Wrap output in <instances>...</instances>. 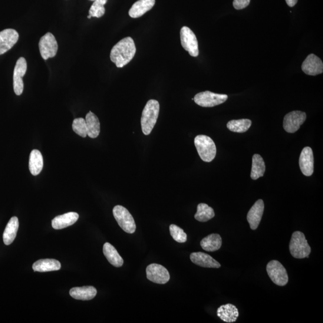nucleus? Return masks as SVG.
<instances>
[{
  "mask_svg": "<svg viewBox=\"0 0 323 323\" xmlns=\"http://www.w3.org/2000/svg\"><path fill=\"white\" fill-rule=\"evenodd\" d=\"M136 53V47L134 39L127 37L121 39L110 53V59L117 68H123L131 62Z\"/></svg>",
  "mask_w": 323,
  "mask_h": 323,
  "instance_id": "f257e3e1",
  "label": "nucleus"
},
{
  "mask_svg": "<svg viewBox=\"0 0 323 323\" xmlns=\"http://www.w3.org/2000/svg\"><path fill=\"white\" fill-rule=\"evenodd\" d=\"M159 110V102L155 100H149L145 106L141 118V125L143 133L146 136L151 133L156 125Z\"/></svg>",
  "mask_w": 323,
  "mask_h": 323,
  "instance_id": "f03ea898",
  "label": "nucleus"
},
{
  "mask_svg": "<svg viewBox=\"0 0 323 323\" xmlns=\"http://www.w3.org/2000/svg\"><path fill=\"white\" fill-rule=\"evenodd\" d=\"M289 250L292 256L296 259L308 258L311 252L304 233L300 231L292 234Z\"/></svg>",
  "mask_w": 323,
  "mask_h": 323,
  "instance_id": "7ed1b4c3",
  "label": "nucleus"
},
{
  "mask_svg": "<svg viewBox=\"0 0 323 323\" xmlns=\"http://www.w3.org/2000/svg\"><path fill=\"white\" fill-rule=\"evenodd\" d=\"M194 145L200 159L206 163L212 162L216 155V146L209 137L199 135L194 138Z\"/></svg>",
  "mask_w": 323,
  "mask_h": 323,
  "instance_id": "20e7f679",
  "label": "nucleus"
},
{
  "mask_svg": "<svg viewBox=\"0 0 323 323\" xmlns=\"http://www.w3.org/2000/svg\"><path fill=\"white\" fill-rule=\"evenodd\" d=\"M113 213L118 225L125 232L132 234L136 232V222L133 216L126 208L121 206H115Z\"/></svg>",
  "mask_w": 323,
  "mask_h": 323,
  "instance_id": "39448f33",
  "label": "nucleus"
},
{
  "mask_svg": "<svg viewBox=\"0 0 323 323\" xmlns=\"http://www.w3.org/2000/svg\"><path fill=\"white\" fill-rule=\"evenodd\" d=\"M266 271L272 280L276 285L285 286L289 282L288 272L281 263L278 260H271L267 265Z\"/></svg>",
  "mask_w": 323,
  "mask_h": 323,
  "instance_id": "423d86ee",
  "label": "nucleus"
},
{
  "mask_svg": "<svg viewBox=\"0 0 323 323\" xmlns=\"http://www.w3.org/2000/svg\"><path fill=\"white\" fill-rule=\"evenodd\" d=\"M228 96L225 94L213 93L205 91L197 94L193 98L195 103L203 107H213L222 104L227 100Z\"/></svg>",
  "mask_w": 323,
  "mask_h": 323,
  "instance_id": "0eeeda50",
  "label": "nucleus"
},
{
  "mask_svg": "<svg viewBox=\"0 0 323 323\" xmlns=\"http://www.w3.org/2000/svg\"><path fill=\"white\" fill-rule=\"evenodd\" d=\"M180 39L182 47L190 56L197 57L199 55L198 42L196 35L187 26H183L181 29Z\"/></svg>",
  "mask_w": 323,
  "mask_h": 323,
  "instance_id": "6e6552de",
  "label": "nucleus"
},
{
  "mask_svg": "<svg viewBox=\"0 0 323 323\" xmlns=\"http://www.w3.org/2000/svg\"><path fill=\"white\" fill-rule=\"evenodd\" d=\"M39 52L43 59L48 60L54 58L57 54L58 45L55 36L51 32H48L39 39Z\"/></svg>",
  "mask_w": 323,
  "mask_h": 323,
  "instance_id": "1a4fd4ad",
  "label": "nucleus"
},
{
  "mask_svg": "<svg viewBox=\"0 0 323 323\" xmlns=\"http://www.w3.org/2000/svg\"><path fill=\"white\" fill-rule=\"evenodd\" d=\"M306 119V114L301 111H293L287 114L283 121V127L289 133L298 131Z\"/></svg>",
  "mask_w": 323,
  "mask_h": 323,
  "instance_id": "9d476101",
  "label": "nucleus"
},
{
  "mask_svg": "<svg viewBox=\"0 0 323 323\" xmlns=\"http://www.w3.org/2000/svg\"><path fill=\"white\" fill-rule=\"evenodd\" d=\"M147 278L156 284H166L170 279L169 272L164 266L152 263L147 267Z\"/></svg>",
  "mask_w": 323,
  "mask_h": 323,
  "instance_id": "9b49d317",
  "label": "nucleus"
},
{
  "mask_svg": "<svg viewBox=\"0 0 323 323\" xmlns=\"http://www.w3.org/2000/svg\"><path fill=\"white\" fill-rule=\"evenodd\" d=\"M27 70V63L24 58L18 59L13 71V90L16 95H21L24 91V85L23 77Z\"/></svg>",
  "mask_w": 323,
  "mask_h": 323,
  "instance_id": "f8f14e48",
  "label": "nucleus"
},
{
  "mask_svg": "<svg viewBox=\"0 0 323 323\" xmlns=\"http://www.w3.org/2000/svg\"><path fill=\"white\" fill-rule=\"evenodd\" d=\"M19 34L13 29H6L0 32V55L11 49L18 42Z\"/></svg>",
  "mask_w": 323,
  "mask_h": 323,
  "instance_id": "ddd939ff",
  "label": "nucleus"
},
{
  "mask_svg": "<svg viewBox=\"0 0 323 323\" xmlns=\"http://www.w3.org/2000/svg\"><path fill=\"white\" fill-rule=\"evenodd\" d=\"M314 154L311 147H306L302 150L299 157V166L303 174L311 176L314 173Z\"/></svg>",
  "mask_w": 323,
  "mask_h": 323,
  "instance_id": "4468645a",
  "label": "nucleus"
},
{
  "mask_svg": "<svg viewBox=\"0 0 323 323\" xmlns=\"http://www.w3.org/2000/svg\"><path fill=\"white\" fill-rule=\"evenodd\" d=\"M302 70L306 74L317 75L322 73L323 63L321 59L314 54H310L302 64Z\"/></svg>",
  "mask_w": 323,
  "mask_h": 323,
  "instance_id": "2eb2a0df",
  "label": "nucleus"
},
{
  "mask_svg": "<svg viewBox=\"0 0 323 323\" xmlns=\"http://www.w3.org/2000/svg\"><path fill=\"white\" fill-rule=\"evenodd\" d=\"M264 203L262 199H259L254 204L247 214V221L250 228L252 230L258 229L264 212Z\"/></svg>",
  "mask_w": 323,
  "mask_h": 323,
  "instance_id": "dca6fc26",
  "label": "nucleus"
},
{
  "mask_svg": "<svg viewBox=\"0 0 323 323\" xmlns=\"http://www.w3.org/2000/svg\"><path fill=\"white\" fill-rule=\"evenodd\" d=\"M190 258L194 264L204 268H219L221 267L219 262L208 254L203 252L192 253Z\"/></svg>",
  "mask_w": 323,
  "mask_h": 323,
  "instance_id": "f3484780",
  "label": "nucleus"
},
{
  "mask_svg": "<svg viewBox=\"0 0 323 323\" xmlns=\"http://www.w3.org/2000/svg\"><path fill=\"white\" fill-rule=\"evenodd\" d=\"M78 214L74 212H70L56 217L53 219L52 225L55 229H62L70 226L78 219Z\"/></svg>",
  "mask_w": 323,
  "mask_h": 323,
  "instance_id": "a211bd4d",
  "label": "nucleus"
},
{
  "mask_svg": "<svg viewBox=\"0 0 323 323\" xmlns=\"http://www.w3.org/2000/svg\"><path fill=\"white\" fill-rule=\"evenodd\" d=\"M217 314L223 321L234 322L239 316L238 309L235 305L230 304L220 306L217 309Z\"/></svg>",
  "mask_w": 323,
  "mask_h": 323,
  "instance_id": "6ab92c4d",
  "label": "nucleus"
},
{
  "mask_svg": "<svg viewBox=\"0 0 323 323\" xmlns=\"http://www.w3.org/2000/svg\"><path fill=\"white\" fill-rule=\"evenodd\" d=\"M155 5V0H138L132 6L130 10V17L138 18L141 17L148 11H150Z\"/></svg>",
  "mask_w": 323,
  "mask_h": 323,
  "instance_id": "aec40b11",
  "label": "nucleus"
},
{
  "mask_svg": "<svg viewBox=\"0 0 323 323\" xmlns=\"http://www.w3.org/2000/svg\"><path fill=\"white\" fill-rule=\"evenodd\" d=\"M97 294V289L92 286H85L74 288L70 290V295L75 299L81 301H90Z\"/></svg>",
  "mask_w": 323,
  "mask_h": 323,
  "instance_id": "412c9836",
  "label": "nucleus"
},
{
  "mask_svg": "<svg viewBox=\"0 0 323 323\" xmlns=\"http://www.w3.org/2000/svg\"><path fill=\"white\" fill-rule=\"evenodd\" d=\"M61 268L60 262L55 259H41L32 265L35 272H46L58 271Z\"/></svg>",
  "mask_w": 323,
  "mask_h": 323,
  "instance_id": "4be33fe9",
  "label": "nucleus"
},
{
  "mask_svg": "<svg viewBox=\"0 0 323 323\" xmlns=\"http://www.w3.org/2000/svg\"><path fill=\"white\" fill-rule=\"evenodd\" d=\"M222 245V239L219 234L213 233L203 239L200 246L207 252H213L219 250Z\"/></svg>",
  "mask_w": 323,
  "mask_h": 323,
  "instance_id": "5701e85b",
  "label": "nucleus"
},
{
  "mask_svg": "<svg viewBox=\"0 0 323 323\" xmlns=\"http://www.w3.org/2000/svg\"><path fill=\"white\" fill-rule=\"evenodd\" d=\"M103 253L108 261L114 267L119 268L124 265V259L118 254L116 249L110 243L104 244Z\"/></svg>",
  "mask_w": 323,
  "mask_h": 323,
  "instance_id": "b1692460",
  "label": "nucleus"
},
{
  "mask_svg": "<svg viewBox=\"0 0 323 323\" xmlns=\"http://www.w3.org/2000/svg\"><path fill=\"white\" fill-rule=\"evenodd\" d=\"M19 228L18 217H13L9 220L3 233V241L6 246H9L14 241Z\"/></svg>",
  "mask_w": 323,
  "mask_h": 323,
  "instance_id": "393cba45",
  "label": "nucleus"
},
{
  "mask_svg": "<svg viewBox=\"0 0 323 323\" xmlns=\"http://www.w3.org/2000/svg\"><path fill=\"white\" fill-rule=\"evenodd\" d=\"M44 168V157L38 150H33L29 156V169L33 176H37Z\"/></svg>",
  "mask_w": 323,
  "mask_h": 323,
  "instance_id": "a878e982",
  "label": "nucleus"
},
{
  "mask_svg": "<svg viewBox=\"0 0 323 323\" xmlns=\"http://www.w3.org/2000/svg\"><path fill=\"white\" fill-rule=\"evenodd\" d=\"M86 123H87L88 136L91 138H96L100 133V123L98 117L92 111L86 116Z\"/></svg>",
  "mask_w": 323,
  "mask_h": 323,
  "instance_id": "bb28decb",
  "label": "nucleus"
},
{
  "mask_svg": "<svg viewBox=\"0 0 323 323\" xmlns=\"http://www.w3.org/2000/svg\"><path fill=\"white\" fill-rule=\"evenodd\" d=\"M266 167L264 160L258 154H254L253 156L251 177L254 180L258 179L263 176L265 172Z\"/></svg>",
  "mask_w": 323,
  "mask_h": 323,
  "instance_id": "cd10ccee",
  "label": "nucleus"
},
{
  "mask_svg": "<svg viewBox=\"0 0 323 323\" xmlns=\"http://www.w3.org/2000/svg\"><path fill=\"white\" fill-rule=\"evenodd\" d=\"M215 216V213L213 208L206 204H199L197 207V212L194 218L200 222H206Z\"/></svg>",
  "mask_w": 323,
  "mask_h": 323,
  "instance_id": "c85d7f7f",
  "label": "nucleus"
},
{
  "mask_svg": "<svg viewBox=\"0 0 323 323\" xmlns=\"http://www.w3.org/2000/svg\"><path fill=\"white\" fill-rule=\"evenodd\" d=\"M252 124V120L246 118L232 120L227 124V128L234 133H243L249 130Z\"/></svg>",
  "mask_w": 323,
  "mask_h": 323,
  "instance_id": "c756f323",
  "label": "nucleus"
},
{
  "mask_svg": "<svg viewBox=\"0 0 323 323\" xmlns=\"http://www.w3.org/2000/svg\"><path fill=\"white\" fill-rule=\"evenodd\" d=\"M107 0H95L93 5L89 11L90 15L88 16V19L92 17L101 18L105 14V9L104 5L106 4Z\"/></svg>",
  "mask_w": 323,
  "mask_h": 323,
  "instance_id": "7c9ffc66",
  "label": "nucleus"
},
{
  "mask_svg": "<svg viewBox=\"0 0 323 323\" xmlns=\"http://www.w3.org/2000/svg\"><path fill=\"white\" fill-rule=\"evenodd\" d=\"M72 130L75 133L83 138H86L88 136V131L87 123L84 118H77L74 120L72 125Z\"/></svg>",
  "mask_w": 323,
  "mask_h": 323,
  "instance_id": "2f4dec72",
  "label": "nucleus"
},
{
  "mask_svg": "<svg viewBox=\"0 0 323 323\" xmlns=\"http://www.w3.org/2000/svg\"><path fill=\"white\" fill-rule=\"evenodd\" d=\"M170 231L171 236L176 241L179 243H184L187 241V234L181 227L177 225H171Z\"/></svg>",
  "mask_w": 323,
  "mask_h": 323,
  "instance_id": "473e14b6",
  "label": "nucleus"
},
{
  "mask_svg": "<svg viewBox=\"0 0 323 323\" xmlns=\"http://www.w3.org/2000/svg\"><path fill=\"white\" fill-rule=\"evenodd\" d=\"M250 0H234L233 6L236 10L245 9L250 4Z\"/></svg>",
  "mask_w": 323,
  "mask_h": 323,
  "instance_id": "72a5a7b5",
  "label": "nucleus"
},
{
  "mask_svg": "<svg viewBox=\"0 0 323 323\" xmlns=\"http://www.w3.org/2000/svg\"><path fill=\"white\" fill-rule=\"evenodd\" d=\"M298 0H286L287 5H288L289 7H293L295 6L296 4H297Z\"/></svg>",
  "mask_w": 323,
  "mask_h": 323,
  "instance_id": "f704fd0d",
  "label": "nucleus"
},
{
  "mask_svg": "<svg viewBox=\"0 0 323 323\" xmlns=\"http://www.w3.org/2000/svg\"><path fill=\"white\" fill-rule=\"evenodd\" d=\"M90 1H94H94H95V0H90Z\"/></svg>",
  "mask_w": 323,
  "mask_h": 323,
  "instance_id": "c9c22d12",
  "label": "nucleus"
}]
</instances>
